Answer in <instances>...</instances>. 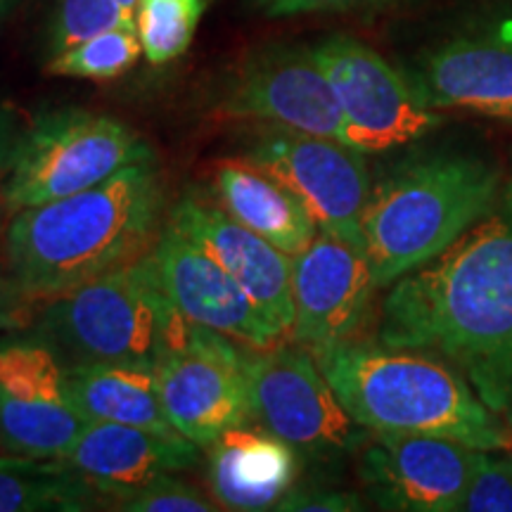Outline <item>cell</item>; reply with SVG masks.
Returning a JSON list of instances; mask_svg holds the SVG:
<instances>
[{
	"label": "cell",
	"mask_w": 512,
	"mask_h": 512,
	"mask_svg": "<svg viewBox=\"0 0 512 512\" xmlns=\"http://www.w3.org/2000/svg\"><path fill=\"white\" fill-rule=\"evenodd\" d=\"M102 494L60 458H0V512H79Z\"/></svg>",
	"instance_id": "obj_22"
},
{
	"label": "cell",
	"mask_w": 512,
	"mask_h": 512,
	"mask_svg": "<svg viewBox=\"0 0 512 512\" xmlns=\"http://www.w3.org/2000/svg\"><path fill=\"white\" fill-rule=\"evenodd\" d=\"M140 53L143 46L136 24H121L50 57L48 74L95 81L117 79L138 62Z\"/></svg>",
	"instance_id": "obj_23"
},
{
	"label": "cell",
	"mask_w": 512,
	"mask_h": 512,
	"mask_svg": "<svg viewBox=\"0 0 512 512\" xmlns=\"http://www.w3.org/2000/svg\"><path fill=\"white\" fill-rule=\"evenodd\" d=\"M242 162L285 183L320 230L366 252L363 214L373 190L363 152L342 140L273 128L249 145Z\"/></svg>",
	"instance_id": "obj_9"
},
{
	"label": "cell",
	"mask_w": 512,
	"mask_h": 512,
	"mask_svg": "<svg viewBox=\"0 0 512 512\" xmlns=\"http://www.w3.org/2000/svg\"><path fill=\"white\" fill-rule=\"evenodd\" d=\"M67 389L86 422L176 432L164 413L155 368L133 363H81L67 368Z\"/></svg>",
	"instance_id": "obj_21"
},
{
	"label": "cell",
	"mask_w": 512,
	"mask_h": 512,
	"mask_svg": "<svg viewBox=\"0 0 512 512\" xmlns=\"http://www.w3.org/2000/svg\"><path fill=\"white\" fill-rule=\"evenodd\" d=\"M247 392L252 422L299 453L339 456L366 439L302 344L247 349Z\"/></svg>",
	"instance_id": "obj_7"
},
{
	"label": "cell",
	"mask_w": 512,
	"mask_h": 512,
	"mask_svg": "<svg viewBox=\"0 0 512 512\" xmlns=\"http://www.w3.org/2000/svg\"><path fill=\"white\" fill-rule=\"evenodd\" d=\"M373 434L361 458V477L380 508L406 512L463 510L479 448L432 434Z\"/></svg>",
	"instance_id": "obj_14"
},
{
	"label": "cell",
	"mask_w": 512,
	"mask_h": 512,
	"mask_svg": "<svg viewBox=\"0 0 512 512\" xmlns=\"http://www.w3.org/2000/svg\"><path fill=\"white\" fill-rule=\"evenodd\" d=\"M377 290L363 249L318 230L302 254L292 256L294 323L290 339L311 351L354 339Z\"/></svg>",
	"instance_id": "obj_13"
},
{
	"label": "cell",
	"mask_w": 512,
	"mask_h": 512,
	"mask_svg": "<svg viewBox=\"0 0 512 512\" xmlns=\"http://www.w3.org/2000/svg\"><path fill=\"white\" fill-rule=\"evenodd\" d=\"M88 422L67 389V368L46 339H0V448L60 458Z\"/></svg>",
	"instance_id": "obj_11"
},
{
	"label": "cell",
	"mask_w": 512,
	"mask_h": 512,
	"mask_svg": "<svg viewBox=\"0 0 512 512\" xmlns=\"http://www.w3.org/2000/svg\"><path fill=\"white\" fill-rule=\"evenodd\" d=\"M204 0H140L136 29L150 64H166L190 48Z\"/></svg>",
	"instance_id": "obj_24"
},
{
	"label": "cell",
	"mask_w": 512,
	"mask_h": 512,
	"mask_svg": "<svg viewBox=\"0 0 512 512\" xmlns=\"http://www.w3.org/2000/svg\"><path fill=\"white\" fill-rule=\"evenodd\" d=\"M313 356L363 430L432 434L479 451H498L512 441L508 422L437 356L354 339Z\"/></svg>",
	"instance_id": "obj_3"
},
{
	"label": "cell",
	"mask_w": 512,
	"mask_h": 512,
	"mask_svg": "<svg viewBox=\"0 0 512 512\" xmlns=\"http://www.w3.org/2000/svg\"><path fill=\"white\" fill-rule=\"evenodd\" d=\"M169 226L188 235L245 287L275 335L290 337L294 323L290 254L242 226L223 209L195 197H183L176 204Z\"/></svg>",
	"instance_id": "obj_16"
},
{
	"label": "cell",
	"mask_w": 512,
	"mask_h": 512,
	"mask_svg": "<svg viewBox=\"0 0 512 512\" xmlns=\"http://www.w3.org/2000/svg\"><path fill=\"white\" fill-rule=\"evenodd\" d=\"M192 320L171 302L152 252L43 304L36 335L64 368L81 363H133L157 368L183 347Z\"/></svg>",
	"instance_id": "obj_5"
},
{
	"label": "cell",
	"mask_w": 512,
	"mask_h": 512,
	"mask_svg": "<svg viewBox=\"0 0 512 512\" xmlns=\"http://www.w3.org/2000/svg\"><path fill=\"white\" fill-rule=\"evenodd\" d=\"M221 112L344 143L342 110L313 50L271 48L254 55L230 83Z\"/></svg>",
	"instance_id": "obj_12"
},
{
	"label": "cell",
	"mask_w": 512,
	"mask_h": 512,
	"mask_svg": "<svg viewBox=\"0 0 512 512\" xmlns=\"http://www.w3.org/2000/svg\"><path fill=\"white\" fill-rule=\"evenodd\" d=\"M297 475V448L266 430L233 427L211 444L209 486L221 510L278 508L292 491Z\"/></svg>",
	"instance_id": "obj_19"
},
{
	"label": "cell",
	"mask_w": 512,
	"mask_h": 512,
	"mask_svg": "<svg viewBox=\"0 0 512 512\" xmlns=\"http://www.w3.org/2000/svg\"><path fill=\"white\" fill-rule=\"evenodd\" d=\"M278 510L299 512H349L361 510L356 496L351 494H328V491H304V494H287L278 503Z\"/></svg>",
	"instance_id": "obj_29"
},
{
	"label": "cell",
	"mask_w": 512,
	"mask_h": 512,
	"mask_svg": "<svg viewBox=\"0 0 512 512\" xmlns=\"http://www.w3.org/2000/svg\"><path fill=\"white\" fill-rule=\"evenodd\" d=\"M152 162V150L124 121L86 110L38 117L19 143L12 171L0 185L8 216L62 200L126 169Z\"/></svg>",
	"instance_id": "obj_6"
},
{
	"label": "cell",
	"mask_w": 512,
	"mask_h": 512,
	"mask_svg": "<svg viewBox=\"0 0 512 512\" xmlns=\"http://www.w3.org/2000/svg\"><path fill=\"white\" fill-rule=\"evenodd\" d=\"M261 10L273 17L302 15V12H323V10H344L356 8L363 3H377V0H256Z\"/></svg>",
	"instance_id": "obj_30"
},
{
	"label": "cell",
	"mask_w": 512,
	"mask_h": 512,
	"mask_svg": "<svg viewBox=\"0 0 512 512\" xmlns=\"http://www.w3.org/2000/svg\"><path fill=\"white\" fill-rule=\"evenodd\" d=\"M503 171L472 155L403 164L370 192L363 238L375 285L425 266L496 207Z\"/></svg>",
	"instance_id": "obj_4"
},
{
	"label": "cell",
	"mask_w": 512,
	"mask_h": 512,
	"mask_svg": "<svg viewBox=\"0 0 512 512\" xmlns=\"http://www.w3.org/2000/svg\"><path fill=\"white\" fill-rule=\"evenodd\" d=\"M164 188L152 162L93 188L8 216L5 259L31 302L43 304L143 259L162 235Z\"/></svg>",
	"instance_id": "obj_2"
},
{
	"label": "cell",
	"mask_w": 512,
	"mask_h": 512,
	"mask_svg": "<svg viewBox=\"0 0 512 512\" xmlns=\"http://www.w3.org/2000/svg\"><path fill=\"white\" fill-rule=\"evenodd\" d=\"M221 209L285 254L297 256L318 235V223L294 192L247 162H223L214 176Z\"/></svg>",
	"instance_id": "obj_20"
},
{
	"label": "cell",
	"mask_w": 512,
	"mask_h": 512,
	"mask_svg": "<svg viewBox=\"0 0 512 512\" xmlns=\"http://www.w3.org/2000/svg\"><path fill=\"white\" fill-rule=\"evenodd\" d=\"M508 463H510V467H512V453L508 456Z\"/></svg>",
	"instance_id": "obj_34"
},
{
	"label": "cell",
	"mask_w": 512,
	"mask_h": 512,
	"mask_svg": "<svg viewBox=\"0 0 512 512\" xmlns=\"http://www.w3.org/2000/svg\"><path fill=\"white\" fill-rule=\"evenodd\" d=\"M114 508L126 512H211L219 510V505L209 503L200 491L174 475H162L121 498Z\"/></svg>",
	"instance_id": "obj_27"
},
{
	"label": "cell",
	"mask_w": 512,
	"mask_h": 512,
	"mask_svg": "<svg viewBox=\"0 0 512 512\" xmlns=\"http://www.w3.org/2000/svg\"><path fill=\"white\" fill-rule=\"evenodd\" d=\"M467 512H512V467L508 458H494L489 451L475 453L470 482L463 498Z\"/></svg>",
	"instance_id": "obj_26"
},
{
	"label": "cell",
	"mask_w": 512,
	"mask_h": 512,
	"mask_svg": "<svg viewBox=\"0 0 512 512\" xmlns=\"http://www.w3.org/2000/svg\"><path fill=\"white\" fill-rule=\"evenodd\" d=\"M344 117V143L358 152H384L430 133L439 117L413 83L351 36H330L313 48Z\"/></svg>",
	"instance_id": "obj_8"
},
{
	"label": "cell",
	"mask_w": 512,
	"mask_h": 512,
	"mask_svg": "<svg viewBox=\"0 0 512 512\" xmlns=\"http://www.w3.org/2000/svg\"><path fill=\"white\" fill-rule=\"evenodd\" d=\"M22 136L24 128H19L15 114L5 110V107H0V185L5 183V178H8L12 171Z\"/></svg>",
	"instance_id": "obj_31"
},
{
	"label": "cell",
	"mask_w": 512,
	"mask_h": 512,
	"mask_svg": "<svg viewBox=\"0 0 512 512\" xmlns=\"http://www.w3.org/2000/svg\"><path fill=\"white\" fill-rule=\"evenodd\" d=\"M415 91L430 110L512 119L510 38H458L422 60Z\"/></svg>",
	"instance_id": "obj_18"
},
{
	"label": "cell",
	"mask_w": 512,
	"mask_h": 512,
	"mask_svg": "<svg viewBox=\"0 0 512 512\" xmlns=\"http://www.w3.org/2000/svg\"><path fill=\"white\" fill-rule=\"evenodd\" d=\"M380 342L446 361L512 427V166L482 221L396 280Z\"/></svg>",
	"instance_id": "obj_1"
},
{
	"label": "cell",
	"mask_w": 512,
	"mask_h": 512,
	"mask_svg": "<svg viewBox=\"0 0 512 512\" xmlns=\"http://www.w3.org/2000/svg\"><path fill=\"white\" fill-rule=\"evenodd\" d=\"M60 460L81 472L102 498L119 503L152 479L195 467L200 446L181 432L88 422Z\"/></svg>",
	"instance_id": "obj_17"
},
{
	"label": "cell",
	"mask_w": 512,
	"mask_h": 512,
	"mask_svg": "<svg viewBox=\"0 0 512 512\" xmlns=\"http://www.w3.org/2000/svg\"><path fill=\"white\" fill-rule=\"evenodd\" d=\"M12 3V0H0V12H3L5 8H8V5Z\"/></svg>",
	"instance_id": "obj_33"
},
{
	"label": "cell",
	"mask_w": 512,
	"mask_h": 512,
	"mask_svg": "<svg viewBox=\"0 0 512 512\" xmlns=\"http://www.w3.org/2000/svg\"><path fill=\"white\" fill-rule=\"evenodd\" d=\"M121 24H136V12L126 10L119 0H62L50 36V53L60 55Z\"/></svg>",
	"instance_id": "obj_25"
},
{
	"label": "cell",
	"mask_w": 512,
	"mask_h": 512,
	"mask_svg": "<svg viewBox=\"0 0 512 512\" xmlns=\"http://www.w3.org/2000/svg\"><path fill=\"white\" fill-rule=\"evenodd\" d=\"M119 3H121V5H124V8H126V10L136 12V8H138V3H140V0H119Z\"/></svg>",
	"instance_id": "obj_32"
},
{
	"label": "cell",
	"mask_w": 512,
	"mask_h": 512,
	"mask_svg": "<svg viewBox=\"0 0 512 512\" xmlns=\"http://www.w3.org/2000/svg\"><path fill=\"white\" fill-rule=\"evenodd\" d=\"M155 373L171 427L197 446L252 422L247 351L235 339L192 323L183 347L166 354Z\"/></svg>",
	"instance_id": "obj_10"
},
{
	"label": "cell",
	"mask_w": 512,
	"mask_h": 512,
	"mask_svg": "<svg viewBox=\"0 0 512 512\" xmlns=\"http://www.w3.org/2000/svg\"><path fill=\"white\" fill-rule=\"evenodd\" d=\"M152 259L171 302L192 323L221 332L252 351L283 342L245 287L181 230L166 226L152 247Z\"/></svg>",
	"instance_id": "obj_15"
},
{
	"label": "cell",
	"mask_w": 512,
	"mask_h": 512,
	"mask_svg": "<svg viewBox=\"0 0 512 512\" xmlns=\"http://www.w3.org/2000/svg\"><path fill=\"white\" fill-rule=\"evenodd\" d=\"M5 226H8V211L0 200V330L22 332L31 328L41 306L31 302L12 278L8 259H5Z\"/></svg>",
	"instance_id": "obj_28"
}]
</instances>
